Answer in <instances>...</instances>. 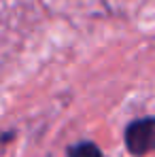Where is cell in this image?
I'll list each match as a JSON object with an SVG mask.
<instances>
[{"instance_id": "1", "label": "cell", "mask_w": 155, "mask_h": 157, "mask_svg": "<svg viewBox=\"0 0 155 157\" xmlns=\"http://www.w3.org/2000/svg\"><path fill=\"white\" fill-rule=\"evenodd\" d=\"M153 132L155 121L153 117L136 119L126 128V147L134 157H145L153 149Z\"/></svg>"}, {"instance_id": "2", "label": "cell", "mask_w": 155, "mask_h": 157, "mask_svg": "<svg viewBox=\"0 0 155 157\" xmlns=\"http://www.w3.org/2000/svg\"><path fill=\"white\" fill-rule=\"evenodd\" d=\"M68 157H102V151L94 142H79L68 149Z\"/></svg>"}]
</instances>
